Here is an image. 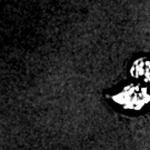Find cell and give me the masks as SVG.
I'll use <instances>...</instances> for the list:
<instances>
[{
	"label": "cell",
	"mask_w": 150,
	"mask_h": 150,
	"mask_svg": "<svg viewBox=\"0 0 150 150\" xmlns=\"http://www.w3.org/2000/svg\"><path fill=\"white\" fill-rule=\"evenodd\" d=\"M119 103L123 105L125 107L131 109H139L146 102L149 100V97L147 96L146 89H139L138 87H128L125 90L113 98Z\"/></svg>",
	"instance_id": "obj_1"
},
{
	"label": "cell",
	"mask_w": 150,
	"mask_h": 150,
	"mask_svg": "<svg viewBox=\"0 0 150 150\" xmlns=\"http://www.w3.org/2000/svg\"><path fill=\"white\" fill-rule=\"evenodd\" d=\"M131 72L134 77H140V76L149 77V62L145 61L144 59L136 61L132 69H131Z\"/></svg>",
	"instance_id": "obj_2"
}]
</instances>
